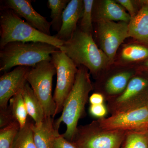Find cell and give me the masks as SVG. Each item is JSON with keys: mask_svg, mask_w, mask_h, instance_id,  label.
<instances>
[{"mask_svg": "<svg viewBox=\"0 0 148 148\" xmlns=\"http://www.w3.org/2000/svg\"><path fill=\"white\" fill-rule=\"evenodd\" d=\"M88 70L84 66L78 67L75 83L64 103L61 116L54 121V126L58 130L62 123L66 125V132L62 135L71 142L76 132L79 121L85 114L88 95L93 90Z\"/></svg>", "mask_w": 148, "mask_h": 148, "instance_id": "6da1fadb", "label": "cell"}, {"mask_svg": "<svg viewBox=\"0 0 148 148\" xmlns=\"http://www.w3.org/2000/svg\"><path fill=\"white\" fill-rule=\"evenodd\" d=\"M59 49L77 66L86 67L93 76L98 75L111 64L108 56L96 45L92 35L81 30H77L72 38L64 42Z\"/></svg>", "mask_w": 148, "mask_h": 148, "instance_id": "7a4b0ae2", "label": "cell"}, {"mask_svg": "<svg viewBox=\"0 0 148 148\" xmlns=\"http://www.w3.org/2000/svg\"><path fill=\"white\" fill-rule=\"evenodd\" d=\"M59 49L46 43H9L0 50V71L8 72L17 66L32 68L41 61H51V54Z\"/></svg>", "mask_w": 148, "mask_h": 148, "instance_id": "3957f363", "label": "cell"}, {"mask_svg": "<svg viewBox=\"0 0 148 148\" xmlns=\"http://www.w3.org/2000/svg\"><path fill=\"white\" fill-rule=\"evenodd\" d=\"M0 49L12 42H41L59 48L64 42L55 36L44 34L32 27L9 9L4 8L0 16Z\"/></svg>", "mask_w": 148, "mask_h": 148, "instance_id": "277c9868", "label": "cell"}, {"mask_svg": "<svg viewBox=\"0 0 148 148\" xmlns=\"http://www.w3.org/2000/svg\"><path fill=\"white\" fill-rule=\"evenodd\" d=\"M56 70L51 61H43L30 68L26 75L35 95L40 102L46 116L54 118L56 105L52 94L53 77Z\"/></svg>", "mask_w": 148, "mask_h": 148, "instance_id": "5b68a950", "label": "cell"}, {"mask_svg": "<svg viewBox=\"0 0 148 148\" xmlns=\"http://www.w3.org/2000/svg\"><path fill=\"white\" fill-rule=\"evenodd\" d=\"M125 132L103 129L94 121L78 126L71 142L77 148H121Z\"/></svg>", "mask_w": 148, "mask_h": 148, "instance_id": "8992f818", "label": "cell"}, {"mask_svg": "<svg viewBox=\"0 0 148 148\" xmlns=\"http://www.w3.org/2000/svg\"><path fill=\"white\" fill-rule=\"evenodd\" d=\"M51 57L57 76L53 96L56 105V116L63 110L65 101L73 86L78 68L71 59L59 49L52 53Z\"/></svg>", "mask_w": 148, "mask_h": 148, "instance_id": "52a82bcc", "label": "cell"}, {"mask_svg": "<svg viewBox=\"0 0 148 148\" xmlns=\"http://www.w3.org/2000/svg\"><path fill=\"white\" fill-rule=\"evenodd\" d=\"M148 100V79L135 75L123 92L107 101V107L113 115L145 106Z\"/></svg>", "mask_w": 148, "mask_h": 148, "instance_id": "ba28073f", "label": "cell"}, {"mask_svg": "<svg viewBox=\"0 0 148 148\" xmlns=\"http://www.w3.org/2000/svg\"><path fill=\"white\" fill-rule=\"evenodd\" d=\"M98 33L101 49L112 63L120 45L130 37L128 23L99 21Z\"/></svg>", "mask_w": 148, "mask_h": 148, "instance_id": "9c48e42d", "label": "cell"}, {"mask_svg": "<svg viewBox=\"0 0 148 148\" xmlns=\"http://www.w3.org/2000/svg\"><path fill=\"white\" fill-rule=\"evenodd\" d=\"M103 129L123 131L148 129V110L147 106L111 115L97 120Z\"/></svg>", "mask_w": 148, "mask_h": 148, "instance_id": "30bf717a", "label": "cell"}, {"mask_svg": "<svg viewBox=\"0 0 148 148\" xmlns=\"http://www.w3.org/2000/svg\"><path fill=\"white\" fill-rule=\"evenodd\" d=\"M30 67L17 66L5 72L0 77V109H6L10 100L22 90L27 83L26 75Z\"/></svg>", "mask_w": 148, "mask_h": 148, "instance_id": "8fae6325", "label": "cell"}, {"mask_svg": "<svg viewBox=\"0 0 148 148\" xmlns=\"http://www.w3.org/2000/svg\"><path fill=\"white\" fill-rule=\"evenodd\" d=\"M31 0H6L4 8L11 10L20 16L25 18L32 27L50 36L51 22L47 20L35 10Z\"/></svg>", "mask_w": 148, "mask_h": 148, "instance_id": "7c38bea8", "label": "cell"}, {"mask_svg": "<svg viewBox=\"0 0 148 148\" xmlns=\"http://www.w3.org/2000/svg\"><path fill=\"white\" fill-rule=\"evenodd\" d=\"M83 10V1H70L63 12L61 29L55 35L56 38L64 42L72 38L77 31V24L82 17Z\"/></svg>", "mask_w": 148, "mask_h": 148, "instance_id": "4fadbf2b", "label": "cell"}, {"mask_svg": "<svg viewBox=\"0 0 148 148\" xmlns=\"http://www.w3.org/2000/svg\"><path fill=\"white\" fill-rule=\"evenodd\" d=\"M34 141L37 148H52L55 139L60 135L54 126L53 118L46 116L41 124L32 123Z\"/></svg>", "mask_w": 148, "mask_h": 148, "instance_id": "5bb4252c", "label": "cell"}, {"mask_svg": "<svg viewBox=\"0 0 148 148\" xmlns=\"http://www.w3.org/2000/svg\"><path fill=\"white\" fill-rule=\"evenodd\" d=\"M135 74L133 70H125L113 74L108 77L103 83V91L101 92L106 101L123 92Z\"/></svg>", "mask_w": 148, "mask_h": 148, "instance_id": "9a60e30c", "label": "cell"}, {"mask_svg": "<svg viewBox=\"0 0 148 148\" xmlns=\"http://www.w3.org/2000/svg\"><path fill=\"white\" fill-rule=\"evenodd\" d=\"M96 19L98 21H119L129 23L131 17L116 2L105 0L97 8Z\"/></svg>", "mask_w": 148, "mask_h": 148, "instance_id": "2e32d148", "label": "cell"}, {"mask_svg": "<svg viewBox=\"0 0 148 148\" xmlns=\"http://www.w3.org/2000/svg\"><path fill=\"white\" fill-rule=\"evenodd\" d=\"M130 37L148 44V4L143 6L128 23Z\"/></svg>", "mask_w": 148, "mask_h": 148, "instance_id": "e0dca14e", "label": "cell"}, {"mask_svg": "<svg viewBox=\"0 0 148 148\" xmlns=\"http://www.w3.org/2000/svg\"><path fill=\"white\" fill-rule=\"evenodd\" d=\"M22 94L28 115L34 120L35 125L38 126L45 118V113L40 102L27 82L22 89Z\"/></svg>", "mask_w": 148, "mask_h": 148, "instance_id": "ac0fdd59", "label": "cell"}, {"mask_svg": "<svg viewBox=\"0 0 148 148\" xmlns=\"http://www.w3.org/2000/svg\"><path fill=\"white\" fill-rule=\"evenodd\" d=\"M121 148H148V129L126 131Z\"/></svg>", "mask_w": 148, "mask_h": 148, "instance_id": "d6986e66", "label": "cell"}, {"mask_svg": "<svg viewBox=\"0 0 148 148\" xmlns=\"http://www.w3.org/2000/svg\"><path fill=\"white\" fill-rule=\"evenodd\" d=\"M8 108L14 119L19 123L20 129L23 128L27 123L28 114L22 96V90L11 98Z\"/></svg>", "mask_w": 148, "mask_h": 148, "instance_id": "ffe728a7", "label": "cell"}, {"mask_svg": "<svg viewBox=\"0 0 148 148\" xmlns=\"http://www.w3.org/2000/svg\"><path fill=\"white\" fill-rule=\"evenodd\" d=\"M70 1L69 0L48 1L47 6L51 10V27L57 32L61 29L64 10Z\"/></svg>", "mask_w": 148, "mask_h": 148, "instance_id": "44dd1931", "label": "cell"}, {"mask_svg": "<svg viewBox=\"0 0 148 148\" xmlns=\"http://www.w3.org/2000/svg\"><path fill=\"white\" fill-rule=\"evenodd\" d=\"M32 123L27 121L25 126L20 129L12 148H37L34 141Z\"/></svg>", "mask_w": 148, "mask_h": 148, "instance_id": "7402d4cb", "label": "cell"}, {"mask_svg": "<svg viewBox=\"0 0 148 148\" xmlns=\"http://www.w3.org/2000/svg\"><path fill=\"white\" fill-rule=\"evenodd\" d=\"M20 129L19 123L16 121L1 128L0 148H12L14 140Z\"/></svg>", "mask_w": 148, "mask_h": 148, "instance_id": "603a6c76", "label": "cell"}, {"mask_svg": "<svg viewBox=\"0 0 148 148\" xmlns=\"http://www.w3.org/2000/svg\"><path fill=\"white\" fill-rule=\"evenodd\" d=\"M121 57L124 61L133 62L148 58V48L138 45L126 46L121 51Z\"/></svg>", "mask_w": 148, "mask_h": 148, "instance_id": "cb8c5ba5", "label": "cell"}, {"mask_svg": "<svg viewBox=\"0 0 148 148\" xmlns=\"http://www.w3.org/2000/svg\"><path fill=\"white\" fill-rule=\"evenodd\" d=\"M94 2L95 1L93 0L83 1V13L80 24V30L88 34L92 35L93 30L92 12Z\"/></svg>", "mask_w": 148, "mask_h": 148, "instance_id": "d4e9b609", "label": "cell"}, {"mask_svg": "<svg viewBox=\"0 0 148 148\" xmlns=\"http://www.w3.org/2000/svg\"><path fill=\"white\" fill-rule=\"evenodd\" d=\"M108 112L107 106L104 104L90 105L89 112L90 114L98 119L104 118Z\"/></svg>", "mask_w": 148, "mask_h": 148, "instance_id": "484cf974", "label": "cell"}, {"mask_svg": "<svg viewBox=\"0 0 148 148\" xmlns=\"http://www.w3.org/2000/svg\"><path fill=\"white\" fill-rule=\"evenodd\" d=\"M16 121L8 107L6 109H0V127H6L14 121Z\"/></svg>", "mask_w": 148, "mask_h": 148, "instance_id": "4316f807", "label": "cell"}, {"mask_svg": "<svg viewBox=\"0 0 148 148\" xmlns=\"http://www.w3.org/2000/svg\"><path fill=\"white\" fill-rule=\"evenodd\" d=\"M52 148H77L76 146L60 134L55 139Z\"/></svg>", "mask_w": 148, "mask_h": 148, "instance_id": "83f0119b", "label": "cell"}, {"mask_svg": "<svg viewBox=\"0 0 148 148\" xmlns=\"http://www.w3.org/2000/svg\"><path fill=\"white\" fill-rule=\"evenodd\" d=\"M116 1L127 10L131 18L137 14L134 3L132 1L130 0H117Z\"/></svg>", "mask_w": 148, "mask_h": 148, "instance_id": "f1b7e54d", "label": "cell"}, {"mask_svg": "<svg viewBox=\"0 0 148 148\" xmlns=\"http://www.w3.org/2000/svg\"><path fill=\"white\" fill-rule=\"evenodd\" d=\"M90 105H100L104 104L106 98L102 93L95 92L90 95L88 99Z\"/></svg>", "mask_w": 148, "mask_h": 148, "instance_id": "f546056e", "label": "cell"}, {"mask_svg": "<svg viewBox=\"0 0 148 148\" xmlns=\"http://www.w3.org/2000/svg\"><path fill=\"white\" fill-rule=\"evenodd\" d=\"M140 2L143 4H148V0H143V1H140Z\"/></svg>", "mask_w": 148, "mask_h": 148, "instance_id": "4dcf8cb0", "label": "cell"}, {"mask_svg": "<svg viewBox=\"0 0 148 148\" xmlns=\"http://www.w3.org/2000/svg\"><path fill=\"white\" fill-rule=\"evenodd\" d=\"M145 65L146 67H148V60L145 63Z\"/></svg>", "mask_w": 148, "mask_h": 148, "instance_id": "1f68e13d", "label": "cell"}, {"mask_svg": "<svg viewBox=\"0 0 148 148\" xmlns=\"http://www.w3.org/2000/svg\"><path fill=\"white\" fill-rule=\"evenodd\" d=\"M146 106H147V108L148 110V100L147 102V104H146Z\"/></svg>", "mask_w": 148, "mask_h": 148, "instance_id": "d6a6232c", "label": "cell"}]
</instances>
